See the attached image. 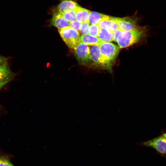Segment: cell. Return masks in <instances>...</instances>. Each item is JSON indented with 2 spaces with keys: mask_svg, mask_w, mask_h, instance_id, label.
I'll list each match as a JSON object with an SVG mask.
<instances>
[{
  "mask_svg": "<svg viewBox=\"0 0 166 166\" xmlns=\"http://www.w3.org/2000/svg\"><path fill=\"white\" fill-rule=\"evenodd\" d=\"M74 50L75 55L81 64L88 66L92 64L88 45L79 42Z\"/></svg>",
  "mask_w": 166,
  "mask_h": 166,
  "instance_id": "obj_4",
  "label": "cell"
},
{
  "mask_svg": "<svg viewBox=\"0 0 166 166\" xmlns=\"http://www.w3.org/2000/svg\"><path fill=\"white\" fill-rule=\"evenodd\" d=\"M99 46L104 69L111 72L112 63L119 53L120 48L111 42H102Z\"/></svg>",
  "mask_w": 166,
  "mask_h": 166,
  "instance_id": "obj_2",
  "label": "cell"
},
{
  "mask_svg": "<svg viewBox=\"0 0 166 166\" xmlns=\"http://www.w3.org/2000/svg\"><path fill=\"white\" fill-rule=\"evenodd\" d=\"M148 31L147 26H136L130 31L122 32L117 41L118 46L120 48H124L137 43L146 37Z\"/></svg>",
  "mask_w": 166,
  "mask_h": 166,
  "instance_id": "obj_1",
  "label": "cell"
},
{
  "mask_svg": "<svg viewBox=\"0 0 166 166\" xmlns=\"http://www.w3.org/2000/svg\"><path fill=\"white\" fill-rule=\"evenodd\" d=\"M0 166H14L7 158L3 156H0Z\"/></svg>",
  "mask_w": 166,
  "mask_h": 166,
  "instance_id": "obj_19",
  "label": "cell"
},
{
  "mask_svg": "<svg viewBox=\"0 0 166 166\" xmlns=\"http://www.w3.org/2000/svg\"><path fill=\"white\" fill-rule=\"evenodd\" d=\"M9 58L0 55V64L8 61Z\"/></svg>",
  "mask_w": 166,
  "mask_h": 166,
  "instance_id": "obj_22",
  "label": "cell"
},
{
  "mask_svg": "<svg viewBox=\"0 0 166 166\" xmlns=\"http://www.w3.org/2000/svg\"><path fill=\"white\" fill-rule=\"evenodd\" d=\"M79 42L88 45H99L102 42L99 38L88 34L82 35L80 38Z\"/></svg>",
  "mask_w": 166,
  "mask_h": 166,
  "instance_id": "obj_13",
  "label": "cell"
},
{
  "mask_svg": "<svg viewBox=\"0 0 166 166\" xmlns=\"http://www.w3.org/2000/svg\"><path fill=\"white\" fill-rule=\"evenodd\" d=\"M98 25L100 28L107 29L112 32L118 29L117 24L111 16L109 19L101 21Z\"/></svg>",
  "mask_w": 166,
  "mask_h": 166,
  "instance_id": "obj_14",
  "label": "cell"
},
{
  "mask_svg": "<svg viewBox=\"0 0 166 166\" xmlns=\"http://www.w3.org/2000/svg\"><path fill=\"white\" fill-rule=\"evenodd\" d=\"M162 136L166 140V132L164 133Z\"/></svg>",
  "mask_w": 166,
  "mask_h": 166,
  "instance_id": "obj_24",
  "label": "cell"
},
{
  "mask_svg": "<svg viewBox=\"0 0 166 166\" xmlns=\"http://www.w3.org/2000/svg\"><path fill=\"white\" fill-rule=\"evenodd\" d=\"M90 25L88 22H85L81 23L79 31L83 34H88L89 29Z\"/></svg>",
  "mask_w": 166,
  "mask_h": 166,
  "instance_id": "obj_18",
  "label": "cell"
},
{
  "mask_svg": "<svg viewBox=\"0 0 166 166\" xmlns=\"http://www.w3.org/2000/svg\"><path fill=\"white\" fill-rule=\"evenodd\" d=\"M100 29L98 24L91 25L89 28L88 34L98 37Z\"/></svg>",
  "mask_w": 166,
  "mask_h": 166,
  "instance_id": "obj_17",
  "label": "cell"
},
{
  "mask_svg": "<svg viewBox=\"0 0 166 166\" xmlns=\"http://www.w3.org/2000/svg\"><path fill=\"white\" fill-rule=\"evenodd\" d=\"M81 24V23L76 20H75L69 22V26L74 30L79 31Z\"/></svg>",
  "mask_w": 166,
  "mask_h": 166,
  "instance_id": "obj_20",
  "label": "cell"
},
{
  "mask_svg": "<svg viewBox=\"0 0 166 166\" xmlns=\"http://www.w3.org/2000/svg\"><path fill=\"white\" fill-rule=\"evenodd\" d=\"M15 73L10 69L8 61L0 64V82L8 83L13 80Z\"/></svg>",
  "mask_w": 166,
  "mask_h": 166,
  "instance_id": "obj_7",
  "label": "cell"
},
{
  "mask_svg": "<svg viewBox=\"0 0 166 166\" xmlns=\"http://www.w3.org/2000/svg\"><path fill=\"white\" fill-rule=\"evenodd\" d=\"M89 47L92 64L96 67L104 69L99 45H91Z\"/></svg>",
  "mask_w": 166,
  "mask_h": 166,
  "instance_id": "obj_8",
  "label": "cell"
},
{
  "mask_svg": "<svg viewBox=\"0 0 166 166\" xmlns=\"http://www.w3.org/2000/svg\"><path fill=\"white\" fill-rule=\"evenodd\" d=\"M8 83L7 82H0V89Z\"/></svg>",
  "mask_w": 166,
  "mask_h": 166,
  "instance_id": "obj_23",
  "label": "cell"
},
{
  "mask_svg": "<svg viewBox=\"0 0 166 166\" xmlns=\"http://www.w3.org/2000/svg\"><path fill=\"white\" fill-rule=\"evenodd\" d=\"M122 32L121 30L118 29H117L112 32L113 41L117 42L119 36Z\"/></svg>",
  "mask_w": 166,
  "mask_h": 166,
  "instance_id": "obj_21",
  "label": "cell"
},
{
  "mask_svg": "<svg viewBox=\"0 0 166 166\" xmlns=\"http://www.w3.org/2000/svg\"><path fill=\"white\" fill-rule=\"evenodd\" d=\"M143 146L152 148L162 154H166V140L162 136L143 142Z\"/></svg>",
  "mask_w": 166,
  "mask_h": 166,
  "instance_id": "obj_5",
  "label": "cell"
},
{
  "mask_svg": "<svg viewBox=\"0 0 166 166\" xmlns=\"http://www.w3.org/2000/svg\"><path fill=\"white\" fill-rule=\"evenodd\" d=\"M60 13L63 18L68 22H70L76 20L74 10H69Z\"/></svg>",
  "mask_w": 166,
  "mask_h": 166,
  "instance_id": "obj_16",
  "label": "cell"
},
{
  "mask_svg": "<svg viewBox=\"0 0 166 166\" xmlns=\"http://www.w3.org/2000/svg\"><path fill=\"white\" fill-rule=\"evenodd\" d=\"M51 23L58 29L69 26V22L66 21L59 12L54 10L53 13Z\"/></svg>",
  "mask_w": 166,
  "mask_h": 166,
  "instance_id": "obj_9",
  "label": "cell"
},
{
  "mask_svg": "<svg viewBox=\"0 0 166 166\" xmlns=\"http://www.w3.org/2000/svg\"><path fill=\"white\" fill-rule=\"evenodd\" d=\"M76 20L82 23L87 22L90 10L78 6L74 10Z\"/></svg>",
  "mask_w": 166,
  "mask_h": 166,
  "instance_id": "obj_12",
  "label": "cell"
},
{
  "mask_svg": "<svg viewBox=\"0 0 166 166\" xmlns=\"http://www.w3.org/2000/svg\"><path fill=\"white\" fill-rule=\"evenodd\" d=\"M78 6L75 2L72 0H62L55 10L62 12L69 10H74Z\"/></svg>",
  "mask_w": 166,
  "mask_h": 166,
  "instance_id": "obj_10",
  "label": "cell"
},
{
  "mask_svg": "<svg viewBox=\"0 0 166 166\" xmlns=\"http://www.w3.org/2000/svg\"><path fill=\"white\" fill-rule=\"evenodd\" d=\"M111 16L95 11L90 12L87 22L91 25L98 24L101 21L108 19Z\"/></svg>",
  "mask_w": 166,
  "mask_h": 166,
  "instance_id": "obj_11",
  "label": "cell"
},
{
  "mask_svg": "<svg viewBox=\"0 0 166 166\" xmlns=\"http://www.w3.org/2000/svg\"><path fill=\"white\" fill-rule=\"evenodd\" d=\"M113 19L117 24L118 29L122 32L130 31L136 26V21L130 17H113Z\"/></svg>",
  "mask_w": 166,
  "mask_h": 166,
  "instance_id": "obj_6",
  "label": "cell"
},
{
  "mask_svg": "<svg viewBox=\"0 0 166 166\" xmlns=\"http://www.w3.org/2000/svg\"><path fill=\"white\" fill-rule=\"evenodd\" d=\"M58 31L66 45L70 48L74 49L79 42L80 36L78 31L69 26L58 29Z\"/></svg>",
  "mask_w": 166,
  "mask_h": 166,
  "instance_id": "obj_3",
  "label": "cell"
},
{
  "mask_svg": "<svg viewBox=\"0 0 166 166\" xmlns=\"http://www.w3.org/2000/svg\"><path fill=\"white\" fill-rule=\"evenodd\" d=\"M98 38L101 42H111L113 41L112 32L104 29L100 28Z\"/></svg>",
  "mask_w": 166,
  "mask_h": 166,
  "instance_id": "obj_15",
  "label": "cell"
}]
</instances>
